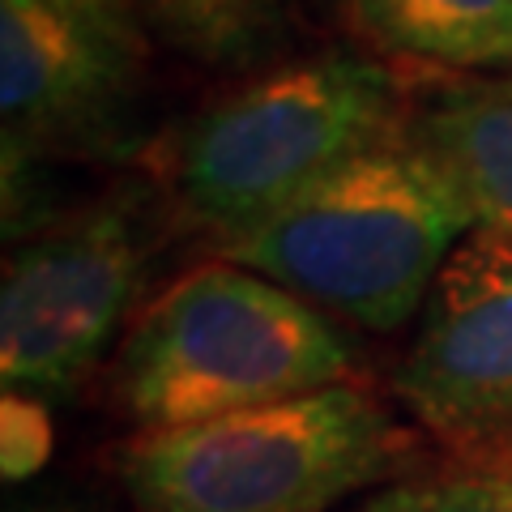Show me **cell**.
I'll return each instance as SVG.
<instances>
[{
	"label": "cell",
	"instance_id": "ba28073f",
	"mask_svg": "<svg viewBox=\"0 0 512 512\" xmlns=\"http://www.w3.org/2000/svg\"><path fill=\"white\" fill-rule=\"evenodd\" d=\"M406 133L436 163L483 227L512 231V77L414 73Z\"/></svg>",
	"mask_w": 512,
	"mask_h": 512
},
{
	"label": "cell",
	"instance_id": "8fae6325",
	"mask_svg": "<svg viewBox=\"0 0 512 512\" xmlns=\"http://www.w3.org/2000/svg\"><path fill=\"white\" fill-rule=\"evenodd\" d=\"M342 512H512V470L457 466L436 457L423 470L359 495Z\"/></svg>",
	"mask_w": 512,
	"mask_h": 512
},
{
	"label": "cell",
	"instance_id": "8992f818",
	"mask_svg": "<svg viewBox=\"0 0 512 512\" xmlns=\"http://www.w3.org/2000/svg\"><path fill=\"white\" fill-rule=\"evenodd\" d=\"M389 397L436 457L512 470V231L474 227L448 256Z\"/></svg>",
	"mask_w": 512,
	"mask_h": 512
},
{
	"label": "cell",
	"instance_id": "7c38bea8",
	"mask_svg": "<svg viewBox=\"0 0 512 512\" xmlns=\"http://www.w3.org/2000/svg\"><path fill=\"white\" fill-rule=\"evenodd\" d=\"M0 461H5V483H26L52 457V406L26 393H5L0 410Z\"/></svg>",
	"mask_w": 512,
	"mask_h": 512
},
{
	"label": "cell",
	"instance_id": "52a82bcc",
	"mask_svg": "<svg viewBox=\"0 0 512 512\" xmlns=\"http://www.w3.org/2000/svg\"><path fill=\"white\" fill-rule=\"evenodd\" d=\"M150 39L128 0H0L5 175L120 146Z\"/></svg>",
	"mask_w": 512,
	"mask_h": 512
},
{
	"label": "cell",
	"instance_id": "9c48e42d",
	"mask_svg": "<svg viewBox=\"0 0 512 512\" xmlns=\"http://www.w3.org/2000/svg\"><path fill=\"white\" fill-rule=\"evenodd\" d=\"M376 52L444 77H512V0H350Z\"/></svg>",
	"mask_w": 512,
	"mask_h": 512
},
{
	"label": "cell",
	"instance_id": "7a4b0ae2",
	"mask_svg": "<svg viewBox=\"0 0 512 512\" xmlns=\"http://www.w3.org/2000/svg\"><path fill=\"white\" fill-rule=\"evenodd\" d=\"M410 82L380 56L325 47L256 69L175 128L158 154L171 214L218 244L406 124Z\"/></svg>",
	"mask_w": 512,
	"mask_h": 512
},
{
	"label": "cell",
	"instance_id": "30bf717a",
	"mask_svg": "<svg viewBox=\"0 0 512 512\" xmlns=\"http://www.w3.org/2000/svg\"><path fill=\"white\" fill-rule=\"evenodd\" d=\"M154 39L205 69H244L278 35L282 0H128Z\"/></svg>",
	"mask_w": 512,
	"mask_h": 512
},
{
	"label": "cell",
	"instance_id": "3957f363",
	"mask_svg": "<svg viewBox=\"0 0 512 512\" xmlns=\"http://www.w3.org/2000/svg\"><path fill=\"white\" fill-rule=\"evenodd\" d=\"M483 227L453 180L402 133L303 188L214 256L274 278L363 333L414 325L448 256Z\"/></svg>",
	"mask_w": 512,
	"mask_h": 512
},
{
	"label": "cell",
	"instance_id": "6da1fadb",
	"mask_svg": "<svg viewBox=\"0 0 512 512\" xmlns=\"http://www.w3.org/2000/svg\"><path fill=\"white\" fill-rule=\"evenodd\" d=\"M431 461L436 448L367 380L188 427L128 431L111 448L133 512H342Z\"/></svg>",
	"mask_w": 512,
	"mask_h": 512
},
{
	"label": "cell",
	"instance_id": "5b68a950",
	"mask_svg": "<svg viewBox=\"0 0 512 512\" xmlns=\"http://www.w3.org/2000/svg\"><path fill=\"white\" fill-rule=\"evenodd\" d=\"M150 261L137 197H103L30 227L5 256L0 380L5 393L69 402L99 372Z\"/></svg>",
	"mask_w": 512,
	"mask_h": 512
},
{
	"label": "cell",
	"instance_id": "277c9868",
	"mask_svg": "<svg viewBox=\"0 0 512 512\" xmlns=\"http://www.w3.org/2000/svg\"><path fill=\"white\" fill-rule=\"evenodd\" d=\"M359 376L338 320L274 278L210 256L128 320L107 402L133 431H167L308 397Z\"/></svg>",
	"mask_w": 512,
	"mask_h": 512
},
{
	"label": "cell",
	"instance_id": "4fadbf2b",
	"mask_svg": "<svg viewBox=\"0 0 512 512\" xmlns=\"http://www.w3.org/2000/svg\"><path fill=\"white\" fill-rule=\"evenodd\" d=\"M5 512H82L69 500H22V504H9Z\"/></svg>",
	"mask_w": 512,
	"mask_h": 512
}]
</instances>
